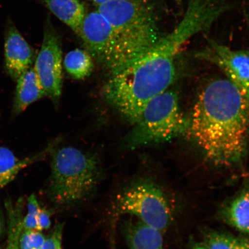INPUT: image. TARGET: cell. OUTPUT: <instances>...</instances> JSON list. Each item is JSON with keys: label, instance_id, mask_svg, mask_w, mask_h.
<instances>
[{"label": "cell", "instance_id": "cell-1", "mask_svg": "<svg viewBox=\"0 0 249 249\" xmlns=\"http://www.w3.org/2000/svg\"><path fill=\"white\" fill-rule=\"evenodd\" d=\"M185 135L214 166H240L248 150L249 102L228 79L212 81L196 100Z\"/></svg>", "mask_w": 249, "mask_h": 249}, {"label": "cell", "instance_id": "cell-2", "mask_svg": "<svg viewBox=\"0 0 249 249\" xmlns=\"http://www.w3.org/2000/svg\"><path fill=\"white\" fill-rule=\"evenodd\" d=\"M176 76V63L161 57L153 46L112 74L103 87V96L107 104L133 124L149 102L169 89Z\"/></svg>", "mask_w": 249, "mask_h": 249}, {"label": "cell", "instance_id": "cell-3", "mask_svg": "<svg viewBox=\"0 0 249 249\" xmlns=\"http://www.w3.org/2000/svg\"><path fill=\"white\" fill-rule=\"evenodd\" d=\"M97 11L110 23L116 38L117 63L112 74L141 57L160 38L154 9L145 0H110Z\"/></svg>", "mask_w": 249, "mask_h": 249}, {"label": "cell", "instance_id": "cell-4", "mask_svg": "<svg viewBox=\"0 0 249 249\" xmlns=\"http://www.w3.org/2000/svg\"><path fill=\"white\" fill-rule=\"evenodd\" d=\"M51 169L48 194L60 207L72 206L88 197L101 177L98 158L72 147L52 151Z\"/></svg>", "mask_w": 249, "mask_h": 249}, {"label": "cell", "instance_id": "cell-5", "mask_svg": "<svg viewBox=\"0 0 249 249\" xmlns=\"http://www.w3.org/2000/svg\"><path fill=\"white\" fill-rule=\"evenodd\" d=\"M188 117L180 108L178 94L168 89L152 99L143 109L124 140L129 149L161 144L185 135Z\"/></svg>", "mask_w": 249, "mask_h": 249}, {"label": "cell", "instance_id": "cell-6", "mask_svg": "<svg viewBox=\"0 0 249 249\" xmlns=\"http://www.w3.org/2000/svg\"><path fill=\"white\" fill-rule=\"evenodd\" d=\"M113 208L116 213L138 217L145 225L161 233L172 220V210L166 195L149 179L137 180L121 191L116 196Z\"/></svg>", "mask_w": 249, "mask_h": 249}, {"label": "cell", "instance_id": "cell-7", "mask_svg": "<svg viewBox=\"0 0 249 249\" xmlns=\"http://www.w3.org/2000/svg\"><path fill=\"white\" fill-rule=\"evenodd\" d=\"M78 35L93 59L110 71H116L118 48L116 36L110 23L98 11L87 14Z\"/></svg>", "mask_w": 249, "mask_h": 249}, {"label": "cell", "instance_id": "cell-8", "mask_svg": "<svg viewBox=\"0 0 249 249\" xmlns=\"http://www.w3.org/2000/svg\"><path fill=\"white\" fill-rule=\"evenodd\" d=\"M62 53L60 38L51 23H47L41 49L34 69L46 96L57 103L62 89Z\"/></svg>", "mask_w": 249, "mask_h": 249}, {"label": "cell", "instance_id": "cell-9", "mask_svg": "<svg viewBox=\"0 0 249 249\" xmlns=\"http://www.w3.org/2000/svg\"><path fill=\"white\" fill-rule=\"evenodd\" d=\"M196 56L216 65L249 103V51L232 49L208 39V46Z\"/></svg>", "mask_w": 249, "mask_h": 249}, {"label": "cell", "instance_id": "cell-10", "mask_svg": "<svg viewBox=\"0 0 249 249\" xmlns=\"http://www.w3.org/2000/svg\"><path fill=\"white\" fill-rule=\"evenodd\" d=\"M5 66L15 81L31 68L34 52L11 18L6 21L4 33Z\"/></svg>", "mask_w": 249, "mask_h": 249}, {"label": "cell", "instance_id": "cell-11", "mask_svg": "<svg viewBox=\"0 0 249 249\" xmlns=\"http://www.w3.org/2000/svg\"><path fill=\"white\" fill-rule=\"evenodd\" d=\"M219 216L223 222L249 235V181L221 207Z\"/></svg>", "mask_w": 249, "mask_h": 249}, {"label": "cell", "instance_id": "cell-12", "mask_svg": "<svg viewBox=\"0 0 249 249\" xmlns=\"http://www.w3.org/2000/svg\"><path fill=\"white\" fill-rule=\"evenodd\" d=\"M122 229L129 249H164L162 233L140 220H125Z\"/></svg>", "mask_w": 249, "mask_h": 249}, {"label": "cell", "instance_id": "cell-13", "mask_svg": "<svg viewBox=\"0 0 249 249\" xmlns=\"http://www.w3.org/2000/svg\"><path fill=\"white\" fill-rule=\"evenodd\" d=\"M12 113L15 116L22 113L33 103L46 96L44 89L33 67L17 80Z\"/></svg>", "mask_w": 249, "mask_h": 249}, {"label": "cell", "instance_id": "cell-14", "mask_svg": "<svg viewBox=\"0 0 249 249\" xmlns=\"http://www.w3.org/2000/svg\"><path fill=\"white\" fill-rule=\"evenodd\" d=\"M56 17L75 33L87 15L86 6L80 0H39Z\"/></svg>", "mask_w": 249, "mask_h": 249}, {"label": "cell", "instance_id": "cell-15", "mask_svg": "<svg viewBox=\"0 0 249 249\" xmlns=\"http://www.w3.org/2000/svg\"><path fill=\"white\" fill-rule=\"evenodd\" d=\"M45 152L31 158L19 159L10 149L0 147V190L14 180L21 170L43 157Z\"/></svg>", "mask_w": 249, "mask_h": 249}, {"label": "cell", "instance_id": "cell-16", "mask_svg": "<svg viewBox=\"0 0 249 249\" xmlns=\"http://www.w3.org/2000/svg\"><path fill=\"white\" fill-rule=\"evenodd\" d=\"M23 202L19 199L15 205L11 200L5 202L7 238L4 249H20L19 239L23 231Z\"/></svg>", "mask_w": 249, "mask_h": 249}, {"label": "cell", "instance_id": "cell-17", "mask_svg": "<svg viewBox=\"0 0 249 249\" xmlns=\"http://www.w3.org/2000/svg\"><path fill=\"white\" fill-rule=\"evenodd\" d=\"M64 65L67 72L78 80L89 76L94 67L91 55L80 49H74L65 55Z\"/></svg>", "mask_w": 249, "mask_h": 249}, {"label": "cell", "instance_id": "cell-18", "mask_svg": "<svg viewBox=\"0 0 249 249\" xmlns=\"http://www.w3.org/2000/svg\"><path fill=\"white\" fill-rule=\"evenodd\" d=\"M203 244L209 249H249V239L231 233L208 231Z\"/></svg>", "mask_w": 249, "mask_h": 249}, {"label": "cell", "instance_id": "cell-19", "mask_svg": "<svg viewBox=\"0 0 249 249\" xmlns=\"http://www.w3.org/2000/svg\"><path fill=\"white\" fill-rule=\"evenodd\" d=\"M40 208L36 196L33 194L30 195L27 199V213L23 217V231L37 230V218Z\"/></svg>", "mask_w": 249, "mask_h": 249}, {"label": "cell", "instance_id": "cell-20", "mask_svg": "<svg viewBox=\"0 0 249 249\" xmlns=\"http://www.w3.org/2000/svg\"><path fill=\"white\" fill-rule=\"evenodd\" d=\"M45 236L36 230L22 231L19 239L20 249H41Z\"/></svg>", "mask_w": 249, "mask_h": 249}, {"label": "cell", "instance_id": "cell-21", "mask_svg": "<svg viewBox=\"0 0 249 249\" xmlns=\"http://www.w3.org/2000/svg\"><path fill=\"white\" fill-rule=\"evenodd\" d=\"M64 225L58 223L45 237L41 249H62V233Z\"/></svg>", "mask_w": 249, "mask_h": 249}, {"label": "cell", "instance_id": "cell-22", "mask_svg": "<svg viewBox=\"0 0 249 249\" xmlns=\"http://www.w3.org/2000/svg\"><path fill=\"white\" fill-rule=\"evenodd\" d=\"M51 211L46 210V208H40L38 218H37L36 231H41L44 230H48L51 225Z\"/></svg>", "mask_w": 249, "mask_h": 249}, {"label": "cell", "instance_id": "cell-23", "mask_svg": "<svg viewBox=\"0 0 249 249\" xmlns=\"http://www.w3.org/2000/svg\"><path fill=\"white\" fill-rule=\"evenodd\" d=\"M89 1L92 2L93 4H96L98 7V6L104 4L105 3L110 1V0H89Z\"/></svg>", "mask_w": 249, "mask_h": 249}, {"label": "cell", "instance_id": "cell-24", "mask_svg": "<svg viewBox=\"0 0 249 249\" xmlns=\"http://www.w3.org/2000/svg\"><path fill=\"white\" fill-rule=\"evenodd\" d=\"M192 249H209L204 244H196Z\"/></svg>", "mask_w": 249, "mask_h": 249}, {"label": "cell", "instance_id": "cell-25", "mask_svg": "<svg viewBox=\"0 0 249 249\" xmlns=\"http://www.w3.org/2000/svg\"></svg>", "mask_w": 249, "mask_h": 249}]
</instances>
